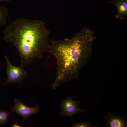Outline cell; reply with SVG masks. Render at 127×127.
Here are the masks:
<instances>
[{"mask_svg":"<svg viewBox=\"0 0 127 127\" xmlns=\"http://www.w3.org/2000/svg\"><path fill=\"white\" fill-rule=\"evenodd\" d=\"M96 39L94 31L85 27L70 39L51 41L48 52L55 58L57 64L56 77L52 86L53 89L77 78L92 54Z\"/></svg>","mask_w":127,"mask_h":127,"instance_id":"cell-1","label":"cell"},{"mask_svg":"<svg viewBox=\"0 0 127 127\" xmlns=\"http://www.w3.org/2000/svg\"><path fill=\"white\" fill-rule=\"evenodd\" d=\"M3 32V39L18 50L22 67L35 59L42 58L48 52L49 33L42 21L19 18L8 25Z\"/></svg>","mask_w":127,"mask_h":127,"instance_id":"cell-2","label":"cell"},{"mask_svg":"<svg viewBox=\"0 0 127 127\" xmlns=\"http://www.w3.org/2000/svg\"><path fill=\"white\" fill-rule=\"evenodd\" d=\"M6 61L7 79L5 84L9 83L19 84L27 75L26 71L21 66L17 67L12 65L7 56H5Z\"/></svg>","mask_w":127,"mask_h":127,"instance_id":"cell-3","label":"cell"},{"mask_svg":"<svg viewBox=\"0 0 127 127\" xmlns=\"http://www.w3.org/2000/svg\"><path fill=\"white\" fill-rule=\"evenodd\" d=\"M80 103V101L75 100L70 97L62 100L60 104V116L69 117L71 120H73L72 117L73 115L78 114L81 112L86 111L91 109L89 108L84 110L79 108L78 105Z\"/></svg>","mask_w":127,"mask_h":127,"instance_id":"cell-4","label":"cell"},{"mask_svg":"<svg viewBox=\"0 0 127 127\" xmlns=\"http://www.w3.org/2000/svg\"><path fill=\"white\" fill-rule=\"evenodd\" d=\"M14 101V104L11 111L22 117L25 121L32 115L37 114L40 112V106L37 104L35 107H32L24 105L17 98H15Z\"/></svg>","mask_w":127,"mask_h":127,"instance_id":"cell-5","label":"cell"},{"mask_svg":"<svg viewBox=\"0 0 127 127\" xmlns=\"http://www.w3.org/2000/svg\"><path fill=\"white\" fill-rule=\"evenodd\" d=\"M105 119V127H126L127 126V119L125 116H116L108 112Z\"/></svg>","mask_w":127,"mask_h":127,"instance_id":"cell-6","label":"cell"},{"mask_svg":"<svg viewBox=\"0 0 127 127\" xmlns=\"http://www.w3.org/2000/svg\"><path fill=\"white\" fill-rule=\"evenodd\" d=\"M108 3L116 6L117 12L116 18L123 20L127 16V0H112Z\"/></svg>","mask_w":127,"mask_h":127,"instance_id":"cell-7","label":"cell"},{"mask_svg":"<svg viewBox=\"0 0 127 127\" xmlns=\"http://www.w3.org/2000/svg\"><path fill=\"white\" fill-rule=\"evenodd\" d=\"M8 11L6 6L0 5V26L6 24L8 17Z\"/></svg>","mask_w":127,"mask_h":127,"instance_id":"cell-8","label":"cell"},{"mask_svg":"<svg viewBox=\"0 0 127 127\" xmlns=\"http://www.w3.org/2000/svg\"><path fill=\"white\" fill-rule=\"evenodd\" d=\"M12 113L11 111H9L4 110H0V126L6 123Z\"/></svg>","mask_w":127,"mask_h":127,"instance_id":"cell-9","label":"cell"},{"mask_svg":"<svg viewBox=\"0 0 127 127\" xmlns=\"http://www.w3.org/2000/svg\"><path fill=\"white\" fill-rule=\"evenodd\" d=\"M71 127H94L96 126L93 125L92 122L89 121H86L83 122L75 123Z\"/></svg>","mask_w":127,"mask_h":127,"instance_id":"cell-10","label":"cell"},{"mask_svg":"<svg viewBox=\"0 0 127 127\" xmlns=\"http://www.w3.org/2000/svg\"><path fill=\"white\" fill-rule=\"evenodd\" d=\"M13 127H21L20 126L16 123H14L12 125Z\"/></svg>","mask_w":127,"mask_h":127,"instance_id":"cell-11","label":"cell"},{"mask_svg":"<svg viewBox=\"0 0 127 127\" xmlns=\"http://www.w3.org/2000/svg\"><path fill=\"white\" fill-rule=\"evenodd\" d=\"M11 0H0V3L4 2H6L10 1Z\"/></svg>","mask_w":127,"mask_h":127,"instance_id":"cell-12","label":"cell"}]
</instances>
